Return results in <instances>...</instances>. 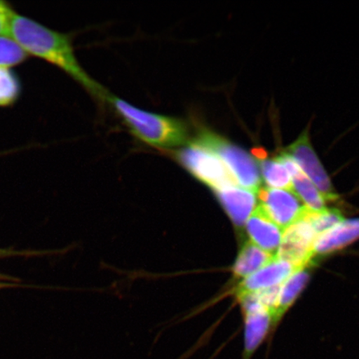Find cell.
<instances>
[{
    "instance_id": "6da1fadb",
    "label": "cell",
    "mask_w": 359,
    "mask_h": 359,
    "mask_svg": "<svg viewBox=\"0 0 359 359\" xmlns=\"http://www.w3.org/2000/svg\"><path fill=\"white\" fill-rule=\"evenodd\" d=\"M11 37L30 56L40 58L64 71L93 96L106 101L107 93L87 74L75 55L73 38L20 15L13 18Z\"/></svg>"
},
{
    "instance_id": "7a4b0ae2",
    "label": "cell",
    "mask_w": 359,
    "mask_h": 359,
    "mask_svg": "<svg viewBox=\"0 0 359 359\" xmlns=\"http://www.w3.org/2000/svg\"><path fill=\"white\" fill-rule=\"evenodd\" d=\"M107 101L114 107L134 136L148 146L172 150L191 142L190 128L185 120L137 109L109 93Z\"/></svg>"
},
{
    "instance_id": "3957f363",
    "label": "cell",
    "mask_w": 359,
    "mask_h": 359,
    "mask_svg": "<svg viewBox=\"0 0 359 359\" xmlns=\"http://www.w3.org/2000/svg\"><path fill=\"white\" fill-rule=\"evenodd\" d=\"M215 152L227 165L238 186L243 189L258 192L262 177L257 161L241 147L234 144L209 129L201 128L192 140Z\"/></svg>"
},
{
    "instance_id": "277c9868",
    "label": "cell",
    "mask_w": 359,
    "mask_h": 359,
    "mask_svg": "<svg viewBox=\"0 0 359 359\" xmlns=\"http://www.w3.org/2000/svg\"><path fill=\"white\" fill-rule=\"evenodd\" d=\"M176 158L193 177L215 192L238 187L231 170L215 152L191 141L176 151Z\"/></svg>"
},
{
    "instance_id": "5b68a950",
    "label": "cell",
    "mask_w": 359,
    "mask_h": 359,
    "mask_svg": "<svg viewBox=\"0 0 359 359\" xmlns=\"http://www.w3.org/2000/svg\"><path fill=\"white\" fill-rule=\"evenodd\" d=\"M317 237L311 224L300 219L283 232L276 257L289 262L296 271L305 269L314 257L313 247Z\"/></svg>"
},
{
    "instance_id": "8992f818",
    "label": "cell",
    "mask_w": 359,
    "mask_h": 359,
    "mask_svg": "<svg viewBox=\"0 0 359 359\" xmlns=\"http://www.w3.org/2000/svg\"><path fill=\"white\" fill-rule=\"evenodd\" d=\"M300 169L308 175L325 200L334 201L338 198L330 179L327 177L324 167L314 151L309 140L308 130L304 131L294 142L285 150Z\"/></svg>"
},
{
    "instance_id": "52a82bcc",
    "label": "cell",
    "mask_w": 359,
    "mask_h": 359,
    "mask_svg": "<svg viewBox=\"0 0 359 359\" xmlns=\"http://www.w3.org/2000/svg\"><path fill=\"white\" fill-rule=\"evenodd\" d=\"M258 192L259 205L283 231L302 219L306 208L291 191L262 188Z\"/></svg>"
},
{
    "instance_id": "ba28073f",
    "label": "cell",
    "mask_w": 359,
    "mask_h": 359,
    "mask_svg": "<svg viewBox=\"0 0 359 359\" xmlns=\"http://www.w3.org/2000/svg\"><path fill=\"white\" fill-rule=\"evenodd\" d=\"M294 271L292 264L275 257L266 266L241 283L236 289L237 297L282 285Z\"/></svg>"
},
{
    "instance_id": "9c48e42d",
    "label": "cell",
    "mask_w": 359,
    "mask_h": 359,
    "mask_svg": "<svg viewBox=\"0 0 359 359\" xmlns=\"http://www.w3.org/2000/svg\"><path fill=\"white\" fill-rule=\"evenodd\" d=\"M246 230L255 245L271 255L279 248L284 232L268 217L260 205L250 215Z\"/></svg>"
},
{
    "instance_id": "30bf717a",
    "label": "cell",
    "mask_w": 359,
    "mask_h": 359,
    "mask_svg": "<svg viewBox=\"0 0 359 359\" xmlns=\"http://www.w3.org/2000/svg\"><path fill=\"white\" fill-rule=\"evenodd\" d=\"M358 239L359 219L343 221L318 236L313 247L314 257L333 253Z\"/></svg>"
},
{
    "instance_id": "8fae6325",
    "label": "cell",
    "mask_w": 359,
    "mask_h": 359,
    "mask_svg": "<svg viewBox=\"0 0 359 359\" xmlns=\"http://www.w3.org/2000/svg\"><path fill=\"white\" fill-rule=\"evenodd\" d=\"M215 193L232 221L237 226H243L257 204L255 193L240 187H229Z\"/></svg>"
},
{
    "instance_id": "7c38bea8",
    "label": "cell",
    "mask_w": 359,
    "mask_h": 359,
    "mask_svg": "<svg viewBox=\"0 0 359 359\" xmlns=\"http://www.w3.org/2000/svg\"><path fill=\"white\" fill-rule=\"evenodd\" d=\"M309 279V273L305 269L294 271L280 286L275 311L272 313L275 325L279 323L285 313L302 293Z\"/></svg>"
},
{
    "instance_id": "4fadbf2b",
    "label": "cell",
    "mask_w": 359,
    "mask_h": 359,
    "mask_svg": "<svg viewBox=\"0 0 359 359\" xmlns=\"http://www.w3.org/2000/svg\"><path fill=\"white\" fill-rule=\"evenodd\" d=\"M275 258L273 255L260 249L253 242H245L242 247L234 266V275L245 278L253 275L258 269L266 266Z\"/></svg>"
},
{
    "instance_id": "5bb4252c",
    "label": "cell",
    "mask_w": 359,
    "mask_h": 359,
    "mask_svg": "<svg viewBox=\"0 0 359 359\" xmlns=\"http://www.w3.org/2000/svg\"><path fill=\"white\" fill-rule=\"evenodd\" d=\"M293 178V192L302 199L305 206L311 210H323L325 208V198L316 187H314L303 170L291 177Z\"/></svg>"
},
{
    "instance_id": "9a60e30c",
    "label": "cell",
    "mask_w": 359,
    "mask_h": 359,
    "mask_svg": "<svg viewBox=\"0 0 359 359\" xmlns=\"http://www.w3.org/2000/svg\"><path fill=\"white\" fill-rule=\"evenodd\" d=\"M262 160L260 169L268 187L293 192L290 175L281 161L277 157L276 159Z\"/></svg>"
},
{
    "instance_id": "2e32d148",
    "label": "cell",
    "mask_w": 359,
    "mask_h": 359,
    "mask_svg": "<svg viewBox=\"0 0 359 359\" xmlns=\"http://www.w3.org/2000/svg\"><path fill=\"white\" fill-rule=\"evenodd\" d=\"M302 219L311 224L318 236L330 230L336 224L344 221L343 215L339 210L327 208L317 212V210H311L306 208Z\"/></svg>"
},
{
    "instance_id": "e0dca14e",
    "label": "cell",
    "mask_w": 359,
    "mask_h": 359,
    "mask_svg": "<svg viewBox=\"0 0 359 359\" xmlns=\"http://www.w3.org/2000/svg\"><path fill=\"white\" fill-rule=\"evenodd\" d=\"M21 83L12 70L0 67V107L15 105L21 95Z\"/></svg>"
},
{
    "instance_id": "ac0fdd59",
    "label": "cell",
    "mask_w": 359,
    "mask_h": 359,
    "mask_svg": "<svg viewBox=\"0 0 359 359\" xmlns=\"http://www.w3.org/2000/svg\"><path fill=\"white\" fill-rule=\"evenodd\" d=\"M29 58L28 53L11 36H0V67L13 69Z\"/></svg>"
},
{
    "instance_id": "d6986e66",
    "label": "cell",
    "mask_w": 359,
    "mask_h": 359,
    "mask_svg": "<svg viewBox=\"0 0 359 359\" xmlns=\"http://www.w3.org/2000/svg\"><path fill=\"white\" fill-rule=\"evenodd\" d=\"M16 13L11 3L0 0V36H11L12 21Z\"/></svg>"
},
{
    "instance_id": "ffe728a7",
    "label": "cell",
    "mask_w": 359,
    "mask_h": 359,
    "mask_svg": "<svg viewBox=\"0 0 359 359\" xmlns=\"http://www.w3.org/2000/svg\"><path fill=\"white\" fill-rule=\"evenodd\" d=\"M41 252L34 250H16L15 249H2L0 248V259L10 258L15 257H33L36 255H40Z\"/></svg>"
},
{
    "instance_id": "44dd1931",
    "label": "cell",
    "mask_w": 359,
    "mask_h": 359,
    "mask_svg": "<svg viewBox=\"0 0 359 359\" xmlns=\"http://www.w3.org/2000/svg\"><path fill=\"white\" fill-rule=\"evenodd\" d=\"M13 280V278L8 276L1 275L0 273V290L6 288H13V287H18L19 285L13 284V283L2 282V280Z\"/></svg>"
},
{
    "instance_id": "7402d4cb",
    "label": "cell",
    "mask_w": 359,
    "mask_h": 359,
    "mask_svg": "<svg viewBox=\"0 0 359 359\" xmlns=\"http://www.w3.org/2000/svg\"><path fill=\"white\" fill-rule=\"evenodd\" d=\"M20 150L21 151L22 149H20V148H18V149H12L10 151H0V157L8 155V154H12V152H15V151H18Z\"/></svg>"
}]
</instances>
